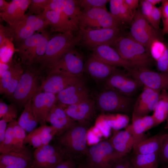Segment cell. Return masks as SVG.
<instances>
[{"mask_svg": "<svg viewBox=\"0 0 168 168\" xmlns=\"http://www.w3.org/2000/svg\"><path fill=\"white\" fill-rule=\"evenodd\" d=\"M80 166L81 168H92L87 164L85 165L81 166Z\"/></svg>", "mask_w": 168, "mask_h": 168, "instance_id": "cell-59", "label": "cell"}, {"mask_svg": "<svg viewBox=\"0 0 168 168\" xmlns=\"http://www.w3.org/2000/svg\"><path fill=\"white\" fill-rule=\"evenodd\" d=\"M141 86L137 80L117 68L105 83L106 89L128 97L134 95Z\"/></svg>", "mask_w": 168, "mask_h": 168, "instance_id": "cell-16", "label": "cell"}, {"mask_svg": "<svg viewBox=\"0 0 168 168\" xmlns=\"http://www.w3.org/2000/svg\"><path fill=\"white\" fill-rule=\"evenodd\" d=\"M68 159L55 143L35 149L31 168H54L64 160Z\"/></svg>", "mask_w": 168, "mask_h": 168, "instance_id": "cell-14", "label": "cell"}, {"mask_svg": "<svg viewBox=\"0 0 168 168\" xmlns=\"http://www.w3.org/2000/svg\"><path fill=\"white\" fill-rule=\"evenodd\" d=\"M116 68L104 62L92 54L85 64V70L91 77L97 81H106Z\"/></svg>", "mask_w": 168, "mask_h": 168, "instance_id": "cell-26", "label": "cell"}, {"mask_svg": "<svg viewBox=\"0 0 168 168\" xmlns=\"http://www.w3.org/2000/svg\"><path fill=\"white\" fill-rule=\"evenodd\" d=\"M164 134L156 135L146 138L134 145V154H149L160 153Z\"/></svg>", "mask_w": 168, "mask_h": 168, "instance_id": "cell-32", "label": "cell"}, {"mask_svg": "<svg viewBox=\"0 0 168 168\" xmlns=\"http://www.w3.org/2000/svg\"><path fill=\"white\" fill-rule=\"evenodd\" d=\"M166 45L161 40H156L152 45L150 49V53L152 58L156 61L164 52Z\"/></svg>", "mask_w": 168, "mask_h": 168, "instance_id": "cell-46", "label": "cell"}, {"mask_svg": "<svg viewBox=\"0 0 168 168\" xmlns=\"http://www.w3.org/2000/svg\"><path fill=\"white\" fill-rule=\"evenodd\" d=\"M77 1L80 8H82L83 10L97 7L106 9V5L110 1V0H77Z\"/></svg>", "mask_w": 168, "mask_h": 168, "instance_id": "cell-43", "label": "cell"}, {"mask_svg": "<svg viewBox=\"0 0 168 168\" xmlns=\"http://www.w3.org/2000/svg\"><path fill=\"white\" fill-rule=\"evenodd\" d=\"M32 148L25 144L21 148L0 154V164L15 168H31L34 158V150Z\"/></svg>", "mask_w": 168, "mask_h": 168, "instance_id": "cell-17", "label": "cell"}, {"mask_svg": "<svg viewBox=\"0 0 168 168\" xmlns=\"http://www.w3.org/2000/svg\"><path fill=\"white\" fill-rule=\"evenodd\" d=\"M24 72L22 67L13 76L3 94L11 96L15 91Z\"/></svg>", "mask_w": 168, "mask_h": 168, "instance_id": "cell-44", "label": "cell"}, {"mask_svg": "<svg viewBox=\"0 0 168 168\" xmlns=\"http://www.w3.org/2000/svg\"><path fill=\"white\" fill-rule=\"evenodd\" d=\"M162 20L163 23L162 33L163 34H168V16Z\"/></svg>", "mask_w": 168, "mask_h": 168, "instance_id": "cell-56", "label": "cell"}, {"mask_svg": "<svg viewBox=\"0 0 168 168\" xmlns=\"http://www.w3.org/2000/svg\"><path fill=\"white\" fill-rule=\"evenodd\" d=\"M129 8L135 14L139 7L138 0H124Z\"/></svg>", "mask_w": 168, "mask_h": 168, "instance_id": "cell-54", "label": "cell"}, {"mask_svg": "<svg viewBox=\"0 0 168 168\" xmlns=\"http://www.w3.org/2000/svg\"><path fill=\"white\" fill-rule=\"evenodd\" d=\"M53 1L74 31L79 29V17L81 11L77 1L53 0Z\"/></svg>", "mask_w": 168, "mask_h": 168, "instance_id": "cell-27", "label": "cell"}, {"mask_svg": "<svg viewBox=\"0 0 168 168\" xmlns=\"http://www.w3.org/2000/svg\"><path fill=\"white\" fill-rule=\"evenodd\" d=\"M103 117L108 126L115 130L125 128L129 121L128 116L124 114H109L104 115Z\"/></svg>", "mask_w": 168, "mask_h": 168, "instance_id": "cell-36", "label": "cell"}, {"mask_svg": "<svg viewBox=\"0 0 168 168\" xmlns=\"http://www.w3.org/2000/svg\"><path fill=\"white\" fill-rule=\"evenodd\" d=\"M132 102L130 97L106 89L97 96L96 106L103 113L124 114L129 111Z\"/></svg>", "mask_w": 168, "mask_h": 168, "instance_id": "cell-7", "label": "cell"}, {"mask_svg": "<svg viewBox=\"0 0 168 168\" xmlns=\"http://www.w3.org/2000/svg\"><path fill=\"white\" fill-rule=\"evenodd\" d=\"M115 130L108 140L121 157L124 156L133 149L135 144L133 138L129 131Z\"/></svg>", "mask_w": 168, "mask_h": 168, "instance_id": "cell-28", "label": "cell"}, {"mask_svg": "<svg viewBox=\"0 0 168 168\" xmlns=\"http://www.w3.org/2000/svg\"><path fill=\"white\" fill-rule=\"evenodd\" d=\"M127 74L144 87L160 91L168 90V74L135 67L127 71Z\"/></svg>", "mask_w": 168, "mask_h": 168, "instance_id": "cell-13", "label": "cell"}, {"mask_svg": "<svg viewBox=\"0 0 168 168\" xmlns=\"http://www.w3.org/2000/svg\"><path fill=\"white\" fill-rule=\"evenodd\" d=\"M56 101V94L50 92H36L32 98L34 115L40 125L46 124V118Z\"/></svg>", "mask_w": 168, "mask_h": 168, "instance_id": "cell-19", "label": "cell"}, {"mask_svg": "<svg viewBox=\"0 0 168 168\" xmlns=\"http://www.w3.org/2000/svg\"><path fill=\"white\" fill-rule=\"evenodd\" d=\"M54 168H77L75 160L67 159L61 162Z\"/></svg>", "mask_w": 168, "mask_h": 168, "instance_id": "cell-52", "label": "cell"}, {"mask_svg": "<svg viewBox=\"0 0 168 168\" xmlns=\"http://www.w3.org/2000/svg\"><path fill=\"white\" fill-rule=\"evenodd\" d=\"M15 149L13 128L11 122L8 124L4 139L0 143V153H5Z\"/></svg>", "mask_w": 168, "mask_h": 168, "instance_id": "cell-38", "label": "cell"}, {"mask_svg": "<svg viewBox=\"0 0 168 168\" xmlns=\"http://www.w3.org/2000/svg\"><path fill=\"white\" fill-rule=\"evenodd\" d=\"M24 71L17 86L9 99L17 108L24 107L25 105L36 92L39 76L38 72L28 67Z\"/></svg>", "mask_w": 168, "mask_h": 168, "instance_id": "cell-8", "label": "cell"}, {"mask_svg": "<svg viewBox=\"0 0 168 168\" xmlns=\"http://www.w3.org/2000/svg\"><path fill=\"white\" fill-rule=\"evenodd\" d=\"M31 101L32 99L25 105L23 111L17 121L20 125L28 134L35 129L39 123L33 111Z\"/></svg>", "mask_w": 168, "mask_h": 168, "instance_id": "cell-33", "label": "cell"}, {"mask_svg": "<svg viewBox=\"0 0 168 168\" xmlns=\"http://www.w3.org/2000/svg\"><path fill=\"white\" fill-rule=\"evenodd\" d=\"M150 3L153 6H155V5L161 2L162 0H148Z\"/></svg>", "mask_w": 168, "mask_h": 168, "instance_id": "cell-57", "label": "cell"}, {"mask_svg": "<svg viewBox=\"0 0 168 168\" xmlns=\"http://www.w3.org/2000/svg\"><path fill=\"white\" fill-rule=\"evenodd\" d=\"M0 168H15L13 167L10 166H9L0 164Z\"/></svg>", "mask_w": 168, "mask_h": 168, "instance_id": "cell-58", "label": "cell"}, {"mask_svg": "<svg viewBox=\"0 0 168 168\" xmlns=\"http://www.w3.org/2000/svg\"><path fill=\"white\" fill-rule=\"evenodd\" d=\"M22 66L21 63H16L10 67L0 75V91L3 94L13 76Z\"/></svg>", "mask_w": 168, "mask_h": 168, "instance_id": "cell-37", "label": "cell"}, {"mask_svg": "<svg viewBox=\"0 0 168 168\" xmlns=\"http://www.w3.org/2000/svg\"><path fill=\"white\" fill-rule=\"evenodd\" d=\"M89 98L88 90L82 81L57 94L56 104L64 109Z\"/></svg>", "mask_w": 168, "mask_h": 168, "instance_id": "cell-18", "label": "cell"}, {"mask_svg": "<svg viewBox=\"0 0 168 168\" xmlns=\"http://www.w3.org/2000/svg\"><path fill=\"white\" fill-rule=\"evenodd\" d=\"M79 22V29H121L123 26L107 9L100 7L81 11Z\"/></svg>", "mask_w": 168, "mask_h": 168, "instance_id": "cell-4", "label": "cell"}, {"mask_svg": "<svg viewBox=\"0 0 168 168\" xmlns=\"http://www.w3.org/2000/svg\"><path fill=\"white\" fill-rule=\"evenodd\" d=\"M158 153L149 154H134L130 161L135 168H157Z\"/></svg>", "mask_w": 168, "mask_h": 168, "instance_id": "cell-34", "label": "cell"}, {"mask_svg": "<svg viewBox=\"0 0 168 168\" xmlns=\"http://www.w3.org/2000/svg\"><path fill=\"white\" fill-rule=\"evenodd\" d=\"M124 60L133 64L136 67L149 69L152 58L145 47L130 35H122L110 46Z\"/></svg>", "mask_w": 168, "mask_h": 168, "instance_id": "cell-2", "label": "cell"}, {"mask_svg": "<svg viewBox=\"0 0 168 168\" xmlns=\"http://www.w3.org/2000/svg\"><path fill=\"white\" fill-rule=\"evenodd\" d=\"M141 12L143 16L149 22L151 15L154 6L148 0L139 1Z\"/></svg>", "mask_w": 168, "mask_h": 168, "instance_id": "cell-49", "label": "cell"}, {"mask_svg": "<svg viewBox=\"0 0 168 168\" xmlns=\"http://www.w3.org/2000/svg\"><path fill=\"white\" fill-rule=\"evenodd\" d=\"M160 91L144 87L134 105L132 119L143 117L154 111L158 103Z\"/></svg>", "mask_w": 168, "mask_h": 168, "instance_id": "cell-21", "label": "cell"}, {"mask_svg": "<svg viewBox=\"0 0 168 168\" xmlns=\"http://www.w3.org/2000/svg\"><path fill=\"white\" fill-rule=\"evenodd\" d=\"M157 69L159 72L168 74V44L159 58L156 61Z\"/></svg>", "mask_w": 168, "mask_h": 168, "instance_id": "cell-45", "label": "cell"}, {"mask_svg": "<svg viewBox=\"0 0 168 168\" xmlns=\"http://www.w3.org/2000/svg\"><path fill=\"white\" fill-rule=\"evenodd\" d=\"M166 168H168V166H167Z\"/></svg>", "mask_w": 168, "mask_h": 168, "instance_id": "cell-62", "label": "cell"}, {"mask_svg": "<svg viewBox=\"0 0 168 168\" xmlns=\"http://www.w3.org/2000/svg\"><path fill=\"white\" fill-rule=\"evenodd\" d=\"M14 138L16 148L22 147L25 145L24 140L27 135L25 130L20 125L15 119L11 121Z\"/></svg>", "mask_w": 168, "mask_h": 168, "instance_id": "cell-41", "label": "cell"}, {"mask_svg": "<svg viewBox=\"0 0 168 168\" xmlns=\"http://www.w3.org/2000/svg\"><path fill=\"white\" fill-rule=\"evenodd\" d=\"M87 164L92 168H110L121 158L108 140L101 141L88 147Z\"/></svg>", "mask_w": 168, "mask_h": 168, "instance_id": "cell-6", "label": "cell"}, {"mask_svg": "<svg viewBox=\"0 0 168 168\" xmlns=\"http://www.w3.org/2000/svg\"><path fill=\"white\" fill-rule=\"evenodd\" d=\"M159 154L163 161L168 162V133L164 135Z\"/></svg>", "mask_w": 168, "mask_h": 168, "instance_id": "cell-50", "label": "cell"}, {"mask_svg": "<svg viewBox=\"0 0 168 168\" xmlns=\"http://www.w3.org/2000/svg\"><path fill=\"white\" fill-rule=\"evenodd\" d=\"M77 168H81L80 166L79 167H78Z\"/></svg>", "mask_w": 168, "mask_h": 168, "instance_id": "cell-61", "label": "cell"}, {"mask_svg": "<svg viewBox=\"0 0 168 168\" xmlns=\"http://www.w3.org/2000/svg\"><path fill=\"white\" fill-rule=\"evenodd\" d=\"M48 22L52 32L65 33L74 31V30L61 14L52 0L49 3L43 13Z\"/></svg>", "mask_w": 168, "mask_h": 168, "instance_id": "cell-23", "label": "cell"}, {"mask_svg": "<svg viewBox=\"0 0 168 168\" xmlns=\"http://www.w3.org/2000/svg\"><path fill=\"white\" fill-rule=\"evenodd\" d=\"M49 0H31L30 3L26 13L29 15L42 14L48 5Z\"/></svg>", "mask_w": 168, "mask_h": 168, "instance_id": "cell-42", "label": "cell"}, {"mask_svg": "<svg viewBox=\"0 0 168 168\" xmlns=\"http://www.w3.org/2000/svg\"><path fill=\"white\" fill-rule=\"evenodd\" d=\"M152 115L156 125L160 124L166 120L168 115V92L164 90L160 93L156 107Z\"/></svg>", "mask_w": 168, "mask_h": 168, "instance_id": "cell-35", "label": "cell"}, {"mask_svg": "<svg viewBox=\"0 0 168 168\" xmlns=\"http://www.w3.org/2000/svg\"><path fill=\"white\" fill-rule=\"evenodd\" d=\"M49 25V23L44 17L43 13L40 15L26 13L19 21L11 26L15 33L13 42L15 44L19 43L37 32L44 30Z\"/></svg>", "mask_w": 168, "mask_h": 168, "instance_id": "cell-10", "label": "cell"}, {"mask_svg": "<svg viewBox=\"0 0 168 168\" xmlns=\"http://www.w3.org/2000/svg\"><path fill=\"white\" fill-rule=\"evenodd\" d=\"M132 124L125 128L128 129L131 133L134 140V145L146 138L144 133L156 126L152 115L132 119Z\"/></svg>", "mask_w": 168, "mask_h": 168, "instance_id": "cell-30", "label": "cell"}, {"mask_svg": "<svg viewBox=\"0 0 168 168\" xmlns=\"http://www.w3.org/2000/svg\"><path fill=\"white\" fill-rule=\"evenodd\" d=\"M46 32L44 30L38 31L32 36L15 44V47L19 55L21 63L30 67L38 63L43 55L39 42Z\"/></svg>", "mask_w": 168, "mask_h": 168, "instance_id": "cell-11", "label": "cell"}, {"mask_svg": "<svg viewBox=\"0 0 168 168\" xmlns=\"http://www.w3.org/2000/svg\"><path fill=\"white\" fill-rule=\"evenodd\" d=\"M10 3L4 0H0V12L6 11L8 9Z\"/></svg>", "mask_w": 168, "mask_h": 168, "instance_id": "cell-55", "label": "cell"}, {"mask_svg": "<svg viewBox=\"0 0 168 168\" xmlns=\"http://www.w3.org/2000/svg\"><path fill=\"white\" fill-rule=\"evenodd\" d=\"M73 32L60 33L50 39L45 54L39 63L41 69L47 68L79 43L80 37L75 36Z\"/></svg>", "mask_w": 168, "mask_h": 168, "instance_id": "cell-3", "label": "cell"}, {"mask_svg": "<svg viewBox=\"0 0 168 168\" xmlns=\"http://www.w3.org/2000/svg\"><path fill=\"white\" fill-rule=\"evenodd\" d=\"M15 33L12 28L0 24V45L5 41L9 40L13 41Z\"/></svg>", "mask_w": 168, "mask_h": 168, "instance_id": "cell-47", "label": "cell"}, {"mask_svg": "<svg viewBox=\"0 0 168 168\" xmlns=\"http://www.w3.org/2000/svg\"><path fill=\"white\" fill-rule=\"evenodd\" d=\"M46 120L57 129L56 136L62 134L77 123L67 114L63 108L56 103L47 115Z\"/></svg>", "mask_w": 168, "mask_h": 168, "instance_id": "cell-25", "label": "cell"}, {"mask_svg": "<svg viewBox=\"0 0 168 168\" xmlns=\"http://www.w3.org/2000/svg\"><path fill=\"white\" fill-rule=\"evenodd\" d=\"M166 123L165 126V128H168V115L167 119H166Z\"/></svg>", "mask_w": 168, "mask_h": 168, "instance_id": "cell-60", "label": "cell"}, {"mask_svg": "<svg viewBox=\"0 0 168 168\" xmlns=\"http://www.w3.org/2000/svg\"><path fill=\"white\" fill-rule=\"evenodd\" d=\"M161 18V11L160 7L154 6L152 10L149 23L156 30H159V24Z\"/></svg>", "mask_w": 168, "mask_h": 168, "instance_id": "cell-48", "label": "cell"}, {"mask_svg": "<svg viewBox=\"0 0 168 168\" xmlns=\"http://www.w3.org/2000/svg\"><path fill=\"white\" fill-rule=\"evenodd\" d=\"M31 0H13L7 10L0 12L1 18L12 26L19 21L25 15Z\"/></svg>", "mask_w": 168, "mask_h": 168, "instance_id": "cell-29", "label": "cell"}, {"mask_svg": "<svg viewBox=\"0 0 168 168\" xmlns=\"http://www.w3.org/2000/svg\"><path fill=\"white\" fill-rule=\"evenodd\" d=\"M92 55L104 62L115 67H122L127 71L136 67L133 63L122 58L113 48L107 45L98 46L91 49Z\"/></svg>", "mask_w": 168, "mask_h": 168, "instance_id": "cell-22", "label": "cell"}, {"mask_svg": "<svg viewBox=\"0 0 168 168\" xmlns=\"http://www.w3.org/2000/svg\"><path fill=\"white\" fill-rule=\"evenodd\" d=\"M124 156L118 159L110 168H133L134 167L130 161L124 158Z\"/></svg>", "mask_w": 168, "mask_h": 168, "instance_id": "cell-51", "label": "cell"}, {"mask_svg": "<svg viewBox=\"0 0 168 168\" xmlns=\"http://www.w3.org/2000/svg\"><path fill=\"white\" fill-rule=\"evenodd\" d=\"M17 110L14 104L7 105L4 102H0V118L4 119L9 123L16 118Z\"/></svg>", "mask_w": 168, "mask_h": 168, "instance_id": "cell-40", "label": "cell"}, {"mask_svg": "<svg viewBox=\"0 0 168 168\" xmlns=\"http://www.w3.org/2000/svg\"><path fill=\"white\" fill-rule=\"evenodd\" d=\"M15 51H16L13 41L9 40L5 41L0 45V63H9Z\"/></svg>", "mask_w": 168, "mask_h": 168, "instance_id": "cell-39", "label": "cell"}, {"mask_svg": "<svg viewBox=\"0 0 168 168\" xmlns=\"http://www.w3.org/2000/svg\"><path fill=\"white\" fill-rule=\"evenodd\" d=\"M89 127L77 122L62 134L55 137L54 143L68 158L75 160L86 156L88 148L87 134Z\"/></svg>", "mask_w": 168, "mask_h": 168, "instance_id": "cell-1", "label": "cell"}, {"mask_svg": "<svg viewBox=\"0 0 168 168\" xmlns=\"http://www.w3.org/2000/svg\"><path fill=\"white\" fill-rule=\"evenodd\" d=\"M133 168H135L134 167Z\"/></svg>", "mask_w": 168, "mask_h": 168, "instance_id": "cell-63", "label": "cell"}, {"mask_svg": "<svg viewBox=\"0 0 168 168\" xmlns=\"http://www.w3.org/2000/svg\"><path fill=\"white\" fill-rule=\"evenodd\" d=\"M96 108L95 102L89 98L67 106L63 109L67 114L75 121L89 127L95 116Z\"/></svg>", "mask_w": 168, "mask_h": 168, "instance_id": "cell-20", "label": "cell"}, {"mask_svg": "<svg viewBox=\"0 0 168 168\" xmlns=\"http://www.w3.org/2000/svg\"><path fill=\"white\" fill-rule=\"evenodd\" d=\"M8 122L2 118L0 120V143L3 141L7 129Z\"/></svg>", "mask_w": 168, "mask_h": 168, "instance_id": "cell-53", "label": "cell"}, {"mask_svg": "<svg viewBox=\"0 0 168 168\" xmlns=\"http://www.w3.org/2000/svg\"><path fill=\"white\" fill-rule=\"evenodd\" d=\"M81 76L60 72H49L36 92H45L57 94L66 88L82 81Z\"/></svg>", "mask_w": 168, "mask_h": 168, "instance_id": "cell-15", "label": "cell"}, {"mask_svg": "<svg viewBox=\"0 0 168 168\" xmlns=\"http://www.w3.org/2000/svg\"><path fill=\"white\" fill-rule=\"evenodd\" d=\"M79 35L82 44L91 49L102 45L110 46L119 37L123 35L121 29L119 28L100 29H79Z\"/></svg>", "mask_w": 168, "mask_h": 168, "instance_id": "cell-9", "label": "cell"}, {"mask_svg": "<svg viewBox=\"0 0 168 168\" xmlns=\"http://www.w3.org/2000/svg\"><path fill=\"white\" fill-rule=\"evenodd\" d=\"M111 13L123 25L131 24L135 14L129 8L124 0H110Z\"/></svg>", "mask_w": 168, "mask_h": 168, "instance_id": "cell-31", "label": "cell"}, {"mask_svg": "<svg viewBox=\"0 0 168 168\" xmlns=\"http://www.w3.org/2000/svg\"><path fill=\"white\" fill-rule=\"evenodd\" d=\"M57 133V129L51 125H40L27 135L24 143L35 149L49 144Z\"/></svg>", "mask_w": 168, "mask_h": 168, "instance_id": "cell-24", "label": "cell"}, {"mask_svg": "<svg viewBox=\"0 0 168 168\" xmlns=\"http://www.w3.org/2000/svg\"><path fill=\"white\" fill-rule=\"evenodd\" d=\"M85 63L82 55L72 48L49 66V72H60L81 76L85 70Z\"/></svg>", "mask_w": 168, "mask_h": 168, "instance_id": "cell-12", "label": "cell"}, {"mask_svg": "<svg viewBox=\"0 0 168 168\" xmlns=\"http://www.w3.org/2000/svg\"><path fill=\"white\" fill-rule=\"evenodd\" d=\"M129 35L144 46L150 54L153 43L156 40H161L162 39L159 30L156 29L143 16L139 9L136 11L131 24Z\"/></svg>", "mask_w": 168, "mask_h": 168, "instance_id": "cell-5", "label": "cell"}]
</instances>
